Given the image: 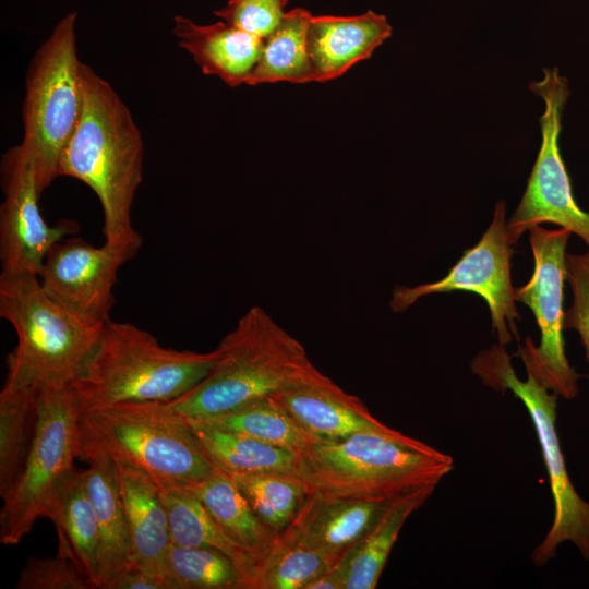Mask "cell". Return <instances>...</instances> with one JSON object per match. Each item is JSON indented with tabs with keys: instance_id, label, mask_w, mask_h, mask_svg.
<instances>
[{
	"instance_id": "44dd1931",
	"label": "cell",
	"mask_w": 589,
	"mask_h": 589,
	"mask_svg": "<svg viewBox=\"0 0 589 589\" xmlns=\"http://www.w3.org/2000/svg\"><path fill=\"white\" fill-rule=\"evenodd\" d=\"M87 462L86 486L100 532L101 589L111 577L131 566V540L116 461L98 456Z\"/></svg>"
},
{
	"instance_id": "8fae6325",
	"label": "cell",
	"mask_w": 589,
	"mask_h": 589,
	"mask_svg": "<svg viewBox=\"0 0 589 589\" xmlns=\"http://www.w3.org/2000/svg\"><path fill=\"white\" fill-rule=\"evenodd\" d=\"M532 93L544 101L540 118L542 143L527 188L507 221L510 244L531 227L552 223L580 237L589 249V213L577 205L560 152L562 113L569 97L567 79L557 68L543 70L540 81L530 83Z\"/></svg>"
},
{
	"instance_id": "2e32d148",
	"label": "cell",
	"mask_w": 589,
	"mask_h": 589,
	"mask_svg": "<svg viewBox=\"0 0 589 589\" xmlns=\"http://www.w3.org/2000/svg\"><path fill=\"white\" fill-rule=\"evenodd\" d=\"M392 32L387 17L373 11L354 16H312L306 33L311 82L338 79L369 59Z\"/></svg>"
},
{
	"instance_id": "e0dca14e",
	"label": "cell",
	"mask_w": 589,
	"mask_h": 589,
	"mask_svg": "<svg viewBox=\"0 0 589 589\" xmlns=\"http://www.w3.org/2000/svg\"><path fill=\"white\" fill-rule=\"evenodd\" d=\"M172 33L205 75H215L230 87L247 84L264 45V39L224 21L199 25L183 15L173 17Z\"/></svg>"
},
{
	"instance_id": "4fadbf2b",
	"label": "cell",
	"mask_w": 589,
	"mask_h": 589,
	"mask_svg": "<svg viewBox=\"0 0 589 589\" xmlns=\"http://www.w3.org/2000/svg\"><path fill=\"white\" fill-rule=\"evenodd\" d=\"M139 250L107 242L95 247L80 237L64 238L47 253L38 278L45 291L71 314L103 326L115 305L119 269Z\"/></svg>"
},
{
	"instance_id": "83f0119b",
	"label": "cell",
	"mask_w": 589,
	"mask_h": 589,
	"mask_svg": "<svg viewBox=\"0 0 589 589\" xmlns=\"http://www.w3.org/2000/svg\"><path fill=\"white\" fill-rule=\"evenodd\" d=\"M194 421L219 430L244 434L299 455L311 443L274 396L264 397L213 418Z\"/></svg>"
},
{
	"instance_id": "5bb4252c",
	"label": "cell",
	"mask_w": 589,
	"mask_h": 589,
	"mask_svg": "<svg viewBox=\"0 0 589 589\" xmlns=\"http://www.w3.org/2000/svg\"><path fill=\"white\" fill-rule=\"evenodd\" d=\"M1 184L4 200L0 207L1 271L38 275L49 250L60 240L79 231L73 219L56 225L45 221L38 201L34 166L21 144L1 158Z\"/></svg>"
},
{
	"instance_id": "1f68e13d",
	"label": "cell",
	"mask_w": 589,
	"mask_h": 589,
	"mask_svg": "<svg viewBox=\"0 0 589 589\" xmlns=\"http://www.w3.org/2000/svg\"><path fill=\"white\" fill-rule=\"evenodd\" d=\"M15 589H95L67 557H29L21 569Z\"/></svg>"
},
{
	"instance_id": "7402d4cb",
	"label": "cell",
	"mask_w": 589,
	"mask_h": 589,
	"mask_svg": "<svg viewBox=\"0 0 589 589\" xmlns=\"http://www.w3.org/2000/svg\"><path fill=\"white\" fill-rule=\"evenodd\" d=\"M436 486L411 490L388 500L360 541L350 550L346 589H374L409 516L421 507Z\"/></svg>"
},
{
	"instance_id": "f1b7e54d",
	"label": "cell",
	"mask_w": 589,
	"mask_h": 589,
	"mask_svg": "<svg viewBox=\"0 0 589 589\" xmlns=\"http://www.w3.org/2000/svg\"><path fill=\"white\" fill-rule=\"evenodd\" d=\"M37 392H0V495L19 478L32 446L37 423Z\"/></svg>"
},
{
	"instance_id": "ba28073f",
	"label": "cell",
	"mask_w": 589,
	"mask_h": 589,
	"mask_svg": "<svg viewBox=\"0 0 589 589\" xmlns=\"http://www.w3.org/2000/svg\"><path fill=\"white\" fill-rule=\"evenodd\" d=\"M470 368L485 385L498 392L510 390L518 397L537 432L554 501V517L546 536L531 554L532 562L536 566L545 564L566 541L589 561V503L577 493L565 465L555 425L558 395L529 370L527 380H520L505 345L500 342L476 356Z\"/></svg>"
},
{
	"instance_id": "7a4b0ae2",
	"label": "cell",
	"mask_w": 589,
	"mask_h": 589,
	"mask_svg": "<svg viewBox=\"0 0 589 589\" xmlns=\"http://www.w3.org/2000/svg\"><path fill=\"white\" fill-rule=\"evenodd\" d=\"M453 469L449 455L392 428L310 443L300 454L309 494L324 500L388 501L436 486Z\"/></svg>"
},
{
	"instance_id": "603a6c76",
	"label": "cell",
	"mask_w": 589,
	"mask_h": 589,
	"mask_svg": "<svg viewBox=\"0 0 589 589\" xmlns=\"http://www.w3.org/2000/svg\"><path fill=\"white\" fill-rule=\"evenodd\" d=\"M184 488L201 501L226 537L255 563L265 554L277 533L257 518L229 474L214 468L206 479Z\"/></svg>"
},
{
	"instance_id": "6da1fadb",
	"label": "cell",
	"mask_w": 589,
	"mask_h": 589,
	"mask_svg": "<svg viewBox=\"0 0 589 589\" xmlns=\"http://www.w3.org/2000/svg\"><path fill=\"white\" fill-rule=\"evenodd\" d=\"M82 112L67 143L59 177L89 187L101 205L105 242L141 248L131 208L143 179L144 145L128 106L109 82L82 63Z\"/></svg>"
},
{
	"instance_id": "d6986e66",
	"label": "cell",
	"mask_w": 589,
	"mask_h": 589,
	"mask_svg": "<svg viewBox=\"0 0 589 589\" xmlns=\"http://www.w3.org/2000/svg\"><path fill=\"white\" fill-rule=\"evenodd\" d=\"M45 517L57 531V554L69 558L99 589L100 532L85 470L73 468L60 481Z\"/></svg>"
},
{
	"instance_id": "f546056e",
	"label": "cell",
	"mask_w": 589,
	"mask_h": 589,
	"mask_svg": "<svg viewBox=\"0 0 589 589\" xmlns=\"http://www.w3.org/2000/svg\"><path fill=\"white\" fill-rule=\"evenodd\" d=\"M230 477L257 518L274 533L293 521L309 495L299 474L263 472Z\"/></svg>"
},
{
	"instance_id": "52a82bcc",
	"label": "cell",
	"mask_w": 589,
	"mask_h": 589,
	"mask_svg": "<svg viewBox=\"0 0 589 589\" xmlns=\"http://www.w3.org/2000/svg\"><path fill=\"white\" fill-rule=\"evenodd\" d=\"M77 13L70 12L34 55L26 74L21 146L31 158L40 194L59 177V161L82 112Z\"/></svg>"
},
{
	"instance_id": "30bf717a",
	"label": "cell",
	"mask_w": 589,
	"mask_h": 589,
	"mask_svg": "<svg viewBox=\"0 0 589 589\" xmlns=\"http://www.w3.org/2000/svg\"><path fill=\"white\" fill-rule=\"evenodd\" d=\"M568 229H529L534 271L527 284L514 289L516 301L528 305L540 329V345L530 338L519 347L526 370L531 371L549 389L566 399L578 394V374L564 351L563 284L566 276Z\"/></svg>"
},
{
	"instance_id": "e575fe53",
	"label": "cell",
	"mask_w": 589,
	"mask_h": 589,
	"mask_svg": "<svg viewBox=\"0 0 589 589\" xmlns=\"http://www.w3.org/2000/svg\"><path fill=\"white\" fill-rule=\"evenodd\" d=\"M101 589H176V586L167 576L127 568L111 577Z\"/></svg>"
},
{
	"instance_id": "7c38bea8",
	"label": "cell",
	"mask_w": 589,
	"mask_h": 589,
	"mask_svg": "<svg viewBox=\"0 0 589 589\" xmlns=\"http://www.w3.org/2000/svg\"><path fill=\"white\" fill-rule=\"evenodd\" d=\"M506 205L500 201L493 219L479 242L464 251L448 274L434 283L414 287L397 286L389 301L393 312L409 309L420 298L455 290L482 297L490 310L492 326L498 342L507 345L518 338L514 287L510 280V257L514 253L507 237Z\"/></svg>"
},
{
	"instance_id": "277c9868",
	"label": "cell",
	"mask_w": 589,
	"mask_h": 589,
	"mask_svg": "<svg viewBox=\"0 0 589 589\" xmlns=\"http://www.w3.org/2000/svg\"><path fill=\"white\" fill-rule=\"evenodd\" d=\"M219 352L176 350L129 322L107 321L70 384L81 410L125 401H170L196 386Z\"/></svg>"
},
{
	"instance_id": "5b68a950",
	"label": "cell",
	"mask_w": 589,
	"mask_h": 589,
	"mask_svg": "<svg viewBox=\"0 0 589 589\" xmlns=\"http://www.w3.org/2000/svg\"><path fill=\"white\" fill-rule=\"evenodd\" d=\"M80 458L107 456L147 472L160 485H191L214 467L187 419L168 401H125L81 410Z\"/></svg>"
},
{
	"instance_id": "9a60e30c",
	"label": "cell",
	"mask_w": 589,
	"mask_h": 589,
	"mask_svg": "<svg viewBox=\"0 0 589 589\" xmlns=\"http://www.w3.org/2000/svg\"><path fill=\"white\" fill-rule=\"evenodd\" d=\"M273 396L311 443L334 442L360 432L389 429L359 397L344 390L315 365Z\"/></svg>"
},
{
	"instance_id": "9c48e42d",
	"label": "cell",
	"mask_w": 589,
	"mask_h": 589,
	"mask_svg": "<svg viewBox=\"0 0 589 589\" xmlns=\"http://www.w3.org/2000/svg\"><path fill=\"white\" fill-rule=\"evenodd\" d=\"M80 406L70 384H50L37 392V423L23 469L2 497L0 542L15 545L45 517L60 481L80 457Z\"/></svg>"
},
{
	"instance_id": "4316f807",
	"label": "cell",
	"mask_w": 589,
	"mask_h": 589,
	"mask_svg": "<svg viewBox=\"0 0 589 589\" xmlns=\"http://www.w3.org/2000/svg\"><path fill=\"white\" fill-rule=\"evenodd\" d=\"M328 568L326 558L305 544L292 521L256 561L250 589H306Z\"/></svg>"
},
{
	"instance_id": "d6a6232c",
	"label": "cell",
	"mask_w": 589,
	"mask_h": 589,
	"mask_svg": "<svg viewBox=\"0 0 589 589\" xmlns=\"http://www.w3.org/2000/svg\"><path fill=\"white\" fill-rule=\"evenodd\" d=\"M289 0H229L214 12L228 25L259 38H266L285 14Z\"/></svg>"
},
{
	"instance_id": "484cf974",
	"label": "cell",
	"mask_w": 589,
	"mask_h": 589,
	"mask_svg": "<svg viewBox=\"0 0 589 589\" xmlns=\"http://www.w3.org/2000/svg\"><path fill=\"white\" fill-rule=\"evenodd\" d=\"M312 16L303 8L285 12L278 25L264 38L262 55L247 85L311 82L306 33Z\"/></svg>"
},
{
	"instance_id": "ac0fdd59",
	"label": "cell",
	"mask_w": 589,
	"mask_h": 589,
	"mask_svg": "<svg viewBox=\"0 0 589 589\" xmlns=\"http://www.w3.org/2000/svg\"><path fill=\"white\" fill-rule=\"evenodd\" d=\"M116 464L131 540L132 560L129 568L167 576L165 560L171 537L160 486L147 472Z\"/></svg>"
},
{
	"instance_id": "4dcf8cb0",
	"label": "cell",
	"mask_w": 589,
	"mask_h": 589,
	"mask_svg": "<svg viewBox=\"0 0 589 589\" xmlns=\"http://www.w3.org/2000/svg\"><path fill=\"white\" fill-rule=\"evenodd\" d=\"M165 573L176 589H247L240 567L215 549L171 543Z\"/></svg>"
},
{
	"instance_id": "ffe728a7",
	"label": "cell",
	"mask_w": 589,
	"mask_h": 589,
	"mask_svg": "<svg viewBox=\"0 0 589 589\" xmlns=\"http://www.w3.org/2000/svg\"><path fill=\"white\" fill-rule=\"evenodd\" d=\"M386 502L309 494L293 522L305 544L332 567L360 541Z\"/></svg>"
},
{
	"instance_id": "cb8c5ba5",
	"label": "cell",
	"mask_w": 589,
	"mask_h": 589,
	"mask_svg": "<svg viewBox=\"0 0 589 589\" xmlns=\"http://www.w3.org/2000/svg\"><path fill=\"white\" fill-rule=\"evenodd\" d=\"M212 466L229 476L281 472L300 476V455L244 434L187 419Z\"/></svg>"
},
{
	"instance_id": "3957f363",
	"label": "cell",
	"mask_w": 589,
	"mask_h": 589,
	"mask_svg": "<svg viewBox=\"0 0 589 589\" xmlns=\"http://www.w3.org/2000/svg\"><path fill=\"white\" fill-rule=\"evenodd\" d=\"M216 348L219 356L211 372L168 401L185 419L205 420L273 396L314 365L302 342L259 305Z\"/></svg>"
},
{
	"instance_id": "8992f818",
	"label": "cell",
	"mask_w": 589,
	"mask_h": 589,
	"mask_svg": "<svg viewBox=\"0 0 589 589\" xmlns=\"http://www.w3.org/2000/svg\"><path fill=\"white\" fill-rule=\"evenodd\" d=\"M0 316L16 333L8 354L4 389L71 384L96 346L103 326L71 314L43 288L38 275L0 274Z\"/></svg>"
},
{
	"instance_id": "d4e9b609",
	"label": "cell",
	"mask_w": 589,
	"mask_h": 589,
	"mask_svg": "<svg viewBox=\"0 0 589 589\" xmlns=\"http://www.w3.org/2000/svg\"><path fill=\"white\" fill-rule=\"evenodd\" d=\"M171 543L209 548L228 555L242 570L250 589L254 560L230 541L213 520L201 501L182 485H160Z\"/></svg>"
},
{
	"instance_id": "836d02e7",
	"label": "cell",
	"mask_w": 589,
	"mask_h": 589,
	"mask_svg": "<svg viewBox=\"0 0 589 589\" xmlns=\"http://www.w3.org/2000/svg\"><path fill=\"white\" fill-rule=\"evenodd\" d=\"M565 279L573 291V304L564 312V328L579 334L589 362V249L578 255L566 254Z\"/></svg>"
}]
</instances>
